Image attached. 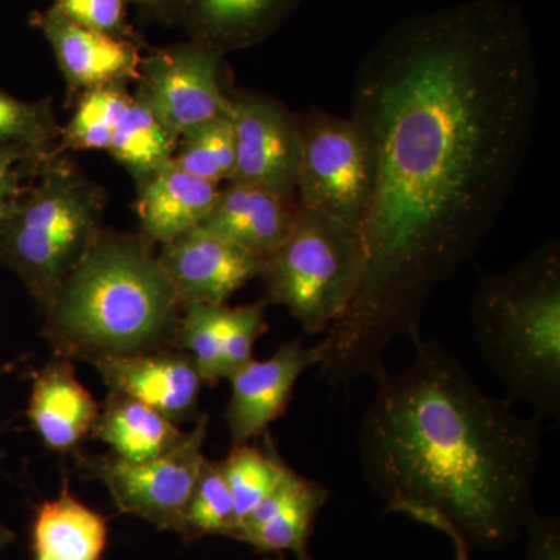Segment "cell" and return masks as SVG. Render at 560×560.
<instances>
[{
  "label": "cell",
  "mask_w": 560,
  "mask_h": 560,
  "mask_svg": "<svg viewBox=\"0 0 560 560\" xmlns=\"http://www.w3.org/2000/svg\"><path fill=\"white\" fill-rule=\"evenodd\" d=\"M537 50L511 0H466L390 25L355 72L350 119L370 150L364 275L320 341L331 382L385 374L434 291L492 231L528 161Z\"/></svg>",
  "instance_id": "cell-1"
},
{
  "label": "cell",
  "mask_w": 560,
  "mask_h": 560,
  "mask_svg": "<svg viewBox=\"0 0 560 560\" xmlns=\"http://www.w3.org/2000/svg\"><path fill=\"white\" fill-rule=\"evenodd\" d=\"M386 371L359 433L364 480L386 510L440 530L455 560L501 551L523 534L544 455L541 419L489 396L440 342Z\"/></svg>",
  "instance_id": "cell-2"
},
{
  "label": "cell",
  "mask_w": 560,
  "mask_h": 560,
  "mask_svg": "<svg viewBox=\"0 0 560 560\" xmlns=\"http://www.w3.org/2000/svg\"><path fill=\"white\" fill-rule=\"evenodd\" d=\"M153 246L142 234L102 231L43 312L54 355L92 364L175 349L184 307Z\"/></svg>",
  "instance_id": "cell-3"
},
{
  "label": "cell",
  "mask_w": 560,
  "mask_h": 560,
  "mask_svg": "<svg viewBox=\"0 0 560 560\" xmlns=\"http://www.w3.org/2000/svg\"><path fill=\"white\" fill-rule=\"evenodd\" d=\"M475 340L512 404L560 419V243L503 271H482L470 311Z\"/></svg>",
  "instance_id": "cell-4"
},
{
  "label": "cell",
  "mask_w": 560,
  "mask_h": 560,
  "mask_svg": "<svg viewBox=\"0 0 560 560\" xmlns=\"http://www.w3.org/2000/svg\"><path fill=\"white\" fill-rule=\"evenodd\" d=\"M106 194L54 150L0 224V265L24 283L40 312L102 234Z\"/></svg>",
  "instance_id": "cell-5"
},
{
  "label": "cell",
  "mask_w": 560,
  "mask_h": 560,
  "mask_svg": "<svg viewBox=\"0 0 560 560\" xmlns=\"http://www.w3.org/2000/svg\"><path fill=\"white\" fill-rule=\"evenodd\" d=\"M364 260L360 230L300 208L289 237L264 260V300L285 307L307 334H324L352 304Z\"/></svg>",
  "instance_id": "cell-6"
},
{
  "label": "cell",
  "mask_w": 560,
  "mask_h": 560,
  "mask_svg": "<svg viewBox=\"0 0 560 560\" xmlns=\"http://www.w3.org/2000/svg\"><path fill=\"white\" fill-rule=\"evenodd\" d=\"M300 208L363 230L370 205V150L352 119L320 108L300 114Z\"/></svg>",
  "instance_id": "cell-7"
},
{
  "label": "cell",
  "mask_w": 560,
  "mask_h": 560,
  "mask_svg": "<svg viewBox=\"0 0 560 560\" xmlns=\"http://www.w3.org/2000/svg\"><path fill=\"white\" fill-rule=\"evenodd\" d=\"M138 83L135 97L176 140L231 114L224 54L200 40H184L142 57Z\"/></svg>",
  "instance_id": "cell-8"
},
{
  "label": "cell",
  "mask_w": 560,
  "mask_h": 560,
  "mask_svg": "<svg viewBox=\"0 0 560 560\" xmlns=\"http://www.w3.org/2000/svg\"><path fill=\"white\" fill-rule=\"evenodd\" d=\"M209 415H201L179 445L158 458L131 463L114 455H79L81 470L102 481L114 504L161 530L178 529L180 515L206 456Z\"/></svg>",
  "instance_id": "cell-9"
},
{
  "label": "cell",
  "mask_w": 560,
  "mask_h": 560,
  "mask_svg": "<svg viewBox=\"0 0 560 560\" xmlns=\"http://www.w3.org/2000/svg\"><path fill=\"white\" fill-rule=\"evenodd\" d=\"M235 162L230 183L296 198L301 161L300 114L270 95L232 94Z\"/></svg>",
  "instance_id": "cell-10"
},
{
  "label": "cell",
  "mask_w": 560,
  "mask_h": 560,
  "mask_svg": "<svg viewBox=\"0 0 560 560\" xmlns=\"http://www.w3.org/2000/svg\"><path fill=\"white\" fill-rule=\"evenodd\" d=\"M183 307L226 304L250 280L264 259L215 232L197 226L161 245L158 253Z\"/></svg>",
  "instance_id": "cell-11"
},
{
  "label": "cell",
  "mask_w": 560,
  "mask_h": 560,
  "mask_svg": "<svg viewBox=\"0 0 560 560\" xmlns=\"http://www.w3.org/2000/svg\"><path fill=\"white\" fill-rule=\"evenodd\" d=\"M323 360L320 342L312 348L301 340L280 345L270 359H253L235 371L226 418L232 447L264 436L275 420L282 418L293 400L301 375Z\"/></svg>",
  "instance_id": "cell-12"
},
{
  "label": "cell",
  "mask_w": 560,
  "mask_h": 560,
  "mask_svg": "<svg viewBox=\"0 0 560 560\" xmlns=\"http://www.w3.org/2000/svg\"><path fill=\"white\" fill-rule=\"evenodd\" d=\"M31 25L50 44L70 91L84 92L138 81L142 61L138 39L83 27L55 5L35 11Z\"/></svg>",
  "instance_id": "cell-13"
},
{
  "label": "cell",
  "mask_w": 560,
  "mask_h": 560,
  "mask_svg": "<svg viewBox=\"0 0 560 560\" xmlns=\"http://www.w3.org/2000/svg\"><path fill=\"white\" fill-rule=\"evenodd\" d=\"M109 390L149 405L172 422L200 418L198 404L205 383L194 360L179 349L94 361Z\"/></svg>",
  "instance_id": "cell-14"
},
{
  "label": "cell",
  "mask_w": 560,
  "mask_h": 560,
  "mask_svg": "<svg viewBox=\"0 0 560 560\" xmlns=\"http://www.w3.org/2000/svg\"><path fill=\"white\" fill-rule=\"evenodd\" d=\"M327 500L329 490L290 467L278 488L243 518L234 539L260 552L291 551L298 560H311L308 540Z\"/></svg>",
  "instance_id": "cell-15"
},
{
  "label": "cell",
  "mask_w": 560,
  "mask_h": 560,
  "mask_svg": "<svg viewBox=\"0 0 560 560\" xmlns=\"http://www.w3.org/2000/svg\"><path fill=\"white\" fill-rule=\"evenodd\" d=\"M98 415L101 405L77 377L72 360L54 355L33 374L27 418L50 452H79Z\"/></svg>",
  "instance_id": "cell-16"
},
{
  "label": "cell",
  "mask_w": 560,
  "mask_h": 560,
  "mask_svg": "<svg viewBox=\"0 0 560 560\" xmlns=\"http://www.w3.org/2000/svg\"><path fill=\"white\" fill-rule=\"evenodd\" d=\"M298 210V198L228 183L201 226L265 260L289 237Z\"/></svg>",
  "instance_id": "cell-17"
},
{
  "label": "cell",
  "mask_w": 560,
  "mask_h": 560,
  "mask_svg": "<svg viewBox=\"0 0 560 560\" xmlns=\"http://www.w3.org/2000/svg\"><path fill=\"white\" fill-rule=\"evenodd\" d=\"M138 190L140 234L154 245H164L201 226L220 186L184 172L172 160L138 184Z\"/></svg>",
  "instance_id": "cell-18"
},
{
  "label": "cell",
  "mask_w": 560,
  "mask_h": 560,
  "mask_svg": "<svg viewBox=\"0 0 560 560\" xmlns=\"http://www.w3.org/2000/svg\"><path fill=\"white\" fill-rule=\"evenodd\" d=\"M302 0H189L180 24L190 39L226 55L256 46L278 31Z\"/></svg>",
  "instance_id": "cell-19"
},
{
  "label": "cell",
  "mask_w": 560,
  "mask_h": 560,
  "mask_svg": "<svg viewBox=\"0 0 560 560\" xmlns=\"http://www.w3.org/2000/svg\"><path fill=\"white\" fill-rule=\"evenodd\" d=\"M108 541V522L70 492L44 501L32 525L33 560H101Z\"/></svg>",
  "instance_id": "cell-20"
},
{
  "label": "cell",
  "mask_w": 560,
  "mask_h": 560,
  "mask_svg": "<svg viewBox=\"0 0 560 560\" xmlns=\"http://www.w3.org/2000/svg\"><path fill=\"white\" fill-rule=\"evenodd\" d=\"M171 419L130 396L109 390L91 436L117 458L139 463L173 451L186 438Z\"/></svg>",
  "instance_id": "cell-21"
},
{
  "label": "cell",
  "mask_w": 560,
  "mask_h": 560,
  "mask_svg": "<svg viewBox=\"0 0 560 560\" xmlns=\"http://www.w3.org/2000/svg\"><path fill=\"white\" fill-rule=\"evenodd\" d=\"M176 149L178 140L132 95L110 139V156L140 184L168 164Z\"/></svg>",
  "instance_id": "cell-22"
},
{
  "label": "cell",
  "mask_w": 560,
  "mask_h": 560,
  "mask_svg": "<svg viewBox=\"0 0 560 560\" xmlns=\"http://www.w3.org/2000/svg\"><path fill=\"white\" fill-rule=\"evenodd\" d=\"M237 528L234 499L221 471L220 460L206 458L180 515L176 534L186 544H194L209 536L234 539Z\"/></svg>",
  "instance_id": "cell-23"
},
{
  "label": "cell",
  "mask_w": 560,
  "mask_h": 560,
  "mask_svg": "<svg viewBox=\"0 0 560 560\" xmlns=\"http://www.w3.org/2000/svg\"><path fill=\"white\" fill-rule=\"evenodd\" d=\"M264 436V451L250 444L235 445L228 458L220 460L221 471L234 499L238 525L278 488L290 469L289 464L279 455L271 434L265 433Z\"/></svg>",
  "instance_id": "cell-24"
},
{
  "label": "cell",
  "mask_w": 560,
  "mask_h": 560,
  "mask_svg": "<svg viewBox=\"0 0 560 560\" xmlns=\"http://www.w3.org/2000/svg\"><path fill=\"white\" fill-rule=\"evenodd\" d=\"M131 97L125 84L81 92L72 119L61 130L58 151H108L117 121Z\"/></svg>",
  "instance_id": "cell-25"
},
{
  "label": "cell",
  "mask_w": 560,
  "mask_h": 560,
  "mask_svg": "<svg viewBox=\"0 0 560 560\" xmlns=\"http://www.w3.org/2000/svg\"><path fill=\"white\" fill-rule=\"evenodd\" d=\"M230 305L190 304L180 315L175 349L194 360L209 388L223 381V348Z\"/></svg>",
  "instance_id": "cell-26"
},
{
  "label": "cell",
  "mask_w": 560,
  "mask_h": 560,
  "mask_svg": "<svg viewBox=\"0 0 560 560\" xmlns=\"http://www.w3.org/2000/svg\"><path fill=\"white\" fill-rule=\"evenodd\" d=\"M173 161L184 172L215 186L230 183L235 162L231 114L184 135Z\"/></svg>",
  "instance_id": "cell-27"
},
{
  "label": "cell",
  "mask_w": 560,
  "mask_h": 560,
  "mask_svg": "<svg viewBox=\"0 0 560 560\" xmlns=\"http://www.w3.org/2000/svg\"><path fill=\"white\" fill-rule=\"evenodd\" d=\"M61 130L50 98L25 102L0 88V147L25 145L51 151L61 138Z\"/></svg>",
  "instance_id": "cell-28"
},
{
  "label": "cell",
  "mask_w": 560,
  "mask_h": 560,
  "mask_svg": "<svg viewBox=\"0 0 560 560\" xmlns=\"http://www.w3.org/2000/svg\"><path fill=\"white\" fill-rule=\"evenodd\" d=\"M268 305L261 298L253 304L230 307L223 348V381L254 359V346L268 331Z\"/></svg>",
  "instance_id": "cell-29"
},
{
  "label": "cell",
  "mask_w": 560,
  "mask_h": 560,
  "mask_svg": "<svg viewBox=\"0 0 560 560\" xmlns=\"http://www.w3.org/2000/svg\"><path fill=\"white\" fill-rule=\"evenodd\" d=\"M54 5L83 27L120 38L138 39L128 24L125 0H55Z\"/></svg>",
  "instance_id": "cell-30"
},
{
  "label": "cell",
  "mask_w": 560,
  "mask_h": 560,
  "mask_svg": "<svg viewBox=\"0 0 560 560\" xmlns=\"http://www.w3.org/2000/svg\"><path fill=\"white\" fill-rule=\"evenodd\" d=\"M51 151H40L25 145L0 147V224L5 219L11 202L31 183L38 172L40 162Z\"/></svg>",
  "instance_id": "cell-31"
},
{
  "label": "cell",
  "mask_w": 560,
  "mask_h": 560,
  "mask_svg": "<svg viewBox=\"0 0 560 560\" xmlns=\"http://www.w3.org/2000/svg\"><path fill=\"white\" fill-rule=\"evenodd\" d=\"M525 560H560V522L534 511L525 526Z\"/></svg>",
  "instance_id": "cell-32"
},
{
  "label": "cell",
  "mask_w": 560,
  "mask_h": 560,
  "mask_svg": "<svg viewBox=\"0 0 560 560\" xmlns=\"http://www.w3.org/2000/svg\"><path fill=\"white\" fill-rule=\"evenodd\" d=\"M131 2L138 3L140 9L156 20L179 22L189 0H131Z\"/></svg>",
  "instance_id": "cell-33"
},
{
  "label": "cell",
  "mask_w": 560,
  "mask_h": 560,
  "mask_svg": "<svg viewBox=\"0 0 560 560\" xmlns=\"http://www.w3.org/2000/svg\"><path fill=\"white\" fill-rule=\"evenodd\" d=\"M14 540H16V536H14L13 530L7 528V526L0 522V552L5 550Z\"/></svg>",
  "instance_id": "cell-34"
},
{
  "label": "cell",
  "mask_w": 560,
  "mask_h": 560,
  "mask_svg": "<svg viewBox=\"0 0 560 560\" xmlns=\"http://www.w3.org/2000/svg\"><path fill=\"white\" fill-rule=\"evenodd\" d=\"M268 560H272V559H268ZM276 560H285V558H283V555H279V558Z\"/></svg>",
  "instance_id": "cell-35"
}]
</instances>
